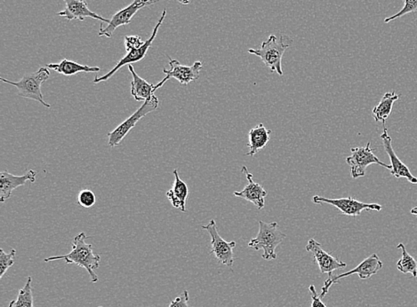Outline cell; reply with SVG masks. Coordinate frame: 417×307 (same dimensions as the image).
I'll return each instance as SVG.
<instances>
[{"label":"cell","mask_w":417,"mask_h":307,"mask_svg":"<svg viewBox=\"0 0 417 307\" xmlns=\"http://www.w3.org/2000/svg\"><path fill=\"white\" fill-rule=\"evenodd\" d=\"M189 299V292L185 290L179 297L171 301L169 307H190L188 304Z\"/></svg>","instance_id":"cell-29"},{"label":"cell","mask_w":417,"mask_h":307,"mask_svg":"<svg viewBox=\"0 0 417 307\" xmlns=\"http://www.w3.org/2000/svg\"><path fill=\"white\" fill-rule=\"evenodd\" d=\"M36 176H37V172L34 170H29L25 174L21 176L11 174L8 172H0V202L3 204L8 200L12 197L13 191L15 189L22 187L28 181L34 183Z\"/></svg>","instance_id":"cell-15"},{"label":"cell","mask_w":417,"mask_h":307,"mask_svg":"<svg viewBox=\"0 0 417 307\" xmlns=\"http://www.w3.org/2000/svg\"><path fill=\"white\" fill-rule=\"evenodd\" d=\"M381 139H382L384 150H386V152L387 153V155L389 156L390 160V165H392L390 173H392V175L397 179L405 178L408 179L411 184H417V178H416L415 176H413L412 173L410 172L408 166H407L405 163L398 158V156L396 155L395 152H394L392 144L393 140L389 135L388 129L386 128V127H384L383 133H382V135H381Z\"/></svg>","instance_id":"cell-16"},{"label":"cell","mask_w":417,"mask_h":307,"mask_svg":"<svg viewBox=\"0 0 417 307\" xmlns=\"http://www.w3.org/2000/svg\"><path fill=\"white\" fill-rule=\"evenodd\" d=\"M174 175H175V182H174L173 188L167 192V197L169 198L174 207L185 212L189 188L186 183L180 179L177 170L174 171Z\"/></svg>","instance_id":"cell-19"},{"label":"cell","mask_w":417,"mask_h":307,"mask_svg":"<svg viewBox=\"0 0 417 307\" xmlns=\"http://www.w3.org/2000/svg\"><path fill=\"white\" fill-rule=\"evenodd\" d=\"M49 77H50L49 68L42 67L36 73L25 74L18 82L5 80L3 77L0 78V80L17 88L19 97L34 100L45 107H50V104L44 100L41 91L42 84L48 80Z\"/></svg>","instance_id":"cell-3"},{"label":"cell","mask_w":417,"mask_h":307,"mask_svg":"<svg viewBox=\"0 0 417 307\" xmlns=\"http://www.w3.org/2000/svg\"><path fill=\"white\" fill-rule=\"evenodd\" d=\"M351 155L346 158L347 165L350 166L351 177L359 179L366 175V170L371 165H379L383 167L392 170V165L380 161L370 148V143L366 147H357L351 149Z\"/></svg>","instance_id":"cell-6"},{"label":"cell","mask_w":417,"mask_h":307,"mask_svg":"<svg viewBox=\"0 0 417 307\" xmlns=\"http://www.w3.org/2000/svg\"><path fill=\"white\" fill-rule=\"evenodd\" d=\"M49 70H55V73L64 75L66 77L75 76L78 73H99L100 67H90L87 65H81L76 61H69L64 59L59 63H50L47 65Z\"/></svg>","instance_id":"cell-21"},{"label":"cell","mask_w":417,"mask_h":307,"mask_svg":"<svg viewBox=\"0 0 417 307\" xmlns=\"http://www.w3.org/2000/svg\"><path fill=\"white\" fill-rule=\"evenodd\" d=\"M15 250H12L8 253L2 249L0 250V278H2L10 267L15 264Z\"/></svg>","instance_id":"cell-25"},{"label":"cell","mask_w":417,"mask_h":307,"mask_svg":"<svg viewBox=\"0 0 417 307\" xmlns=\"http://www.w3.org/2000/svg\"><path fill=\"white\" fill-rule=\"evenodd\" d=\"M309 292H310L311 297V307H327L323 302V300H321V297L320 295H318L314 285L309 287Z\"/></svg>","instance_id":"cell-30"},{"label":"cell","mask_w":417,"mask_h":307,"mask_svg":"<svg viewBox=\"0 0 417 307\" xmlns=\"http://www.w3.org/2000/svg\"><path fill=\"white\" fill-rule=\"evenodd\" d=\"M128 70L132 74L131 82V94L136 101H146L152 99L157 90L156 84H150L134 70L132 64L128 65Z\"/></svg>","instance_id":"cell-18"},{"label":"cell","mask_w":417,"mask_h":307,"mask_svg":"<svg viewBox=\"0 0 417 307\" xmlns=\"http://www.w3.org/2000/svg\"><path fill=\"white\" fill-rule=\"evenodd\" d=\"M405 5L403 8L400 10L397 14L390 16V17L384 19V22L388 24V22L394 21V20L402 17V16L411 14L417 11V0H403Z\"/></svg>","instance_id":"cell-26"},{"label":"cell","mask_w":417,"mask_h":307,"mask_svg":"<svg viewBox=\"0 0 417 307\" xmlns=\"http://www.w3.org/2000/svg\"><path fill=\"white\" fill-rule=\"evenodd\" d=\"M159 1H162V0H134L129 6L121 9L120 11L113 16L109 25L106 28L101 27L98 36L111 38L113 37L115 31L120 26L130 24L131 20L139 10Z\"/></svg>","instance_id":"cell-12"},{"label":"cell","mask_w":417,"mask_h":307,"mask_svg":"<svg viewBox=\"0 0 417 307\" xmlns=\"http://www.w3.org/2000/svg\"><path fill=\"white\" fill-rule=\"evenodd\" d=\"M99 307H103V306H99Z\"/></svg>","instance_id":"cell-33"},{"label":"cell","mask_w":417,"mask_h":307,"mask_svg":"<svg viewBox=\"0 0 417 307\" xmlns=\"http://www.w3.org/2000/svg\"><path fill=\"white\" fill-rule=\"evenodd\" d=\"M64 2L65 3V8L62 11L59 12L58 15L67 19L68 21L78 20V21L82 22L85 18H91L97 20V21L107 22V24H110L111 22V20L104 18L103 16L91 11L85 0H64Z\"/></svg>","instance_id":"cell-17"},{"label":"cell","mask_w":417,"mask_h":307,"mask_svg":"<svg viewBox=\"0 0 417 307\" xmlns=\"http://www.w3.org/2000/svg\"><path fill=\"white\" fill-rule=\"evenodd\" d=\"M87 238V237L84 232H81L80 234L74 237L70 253L62 255V256L47 257L44 260L45 262L64 260L67 264H76V266L87 271L92 283H97L99 278H98L94 271L99 269L101 256L93 253L92 244L85 243Z\"/></svg>","instance_id":"cell-1"},{"label":"cell","mask_w":417,"mask_h":307,"mask_svg":"<svg viewBox=\"0 0 417 307\" xmlns=\"http://www.w3.org/2000/svg\"><path fill=\"white\" fill-rule=\"evenodd\" d=\"M31 282V277L29 276L25 285L19 290L17 299L10 302L8 307H34Z\"/></svg>","instance_id":"cell-24"},{"label":"cell","mask_w":417,"mask_h":307,"mask_svg":"<svg viewBox=\"0 0 417 307\" xmlns=\"http://www.w3.org/2000/svg\"><path fill=\"white\" fill-rule=\"evenodd\" d=\"M169 59L170 68L169 70L164 68L163 73L166 74V77L156 84L157 89L162 87L170 78H175L180 84H185V86L199 80L200 71L203 67L202 61H195L192 66H185L177 60H174L170 57Z\"/></svg>","instance_id":"cell-11"},{"label":"cell","mask_w":417,"mask_h":307,"mask_svg":"<svg viewBox=\"0 0 417 307\" xmlns=\"http://www.w3.org/2000/svg\"><path fill=\"white\" fill-rule=\"evenodd\" d=\"M287 237L280 228L277 222L266 223L259 221V232L255 238H253L248 243V247L255 250H264L262 259L271 261L277 259L276 248Z\"/></svg>","instance_id":"cell-2"},{"label":"cell","mask_w":417,"mask_h":307,"mask_svg":"<svg viewBox=\"0 0 417 307\" xmlns=\"http://www.w3.org/2000/svg\"><path fill=\"white\" fill-rule=\"evenodd\" d=\"M410 214L414 215V216L417 217V207L413 208L411 211H410Z\"/></svg>","instance_id":"cell-32"},{"label":"cell","mask_w":417,"mask_h":307,"mask_svg":"<svg viewBox=\"0 0 417 307\" xmlns=\"http://www.w3.org/2000/svg\"><path fill=\"white\" fill-rule=\"evenodd\" d=\"M202 230L208 232L210 237H211V251H210V254L213 255V257L220 264H225V266L232 269L235 260L233 250L237 246V244L235 241H226L222 239L221 235L219 234L215 221L213 220H210L206 226H202Z\"/></svg>","instance_id":"cell-8"},{"label":"cell","mask_w":417,"mask_h":307,"mask_svg":"<svg viewBox=\"0 0 417 307\" xmlns=\"http://www.w3.org/2000/svg\"><path fill=\"white\" fill-rule=\"evenodd\" d=\"M305 249L313 254L314 261L318 264V269L323 274H327L328 276H332L334 271L344 269L347 267L346 263L325 251L321 244L313 238L309 240Z\"/></svg>","instance_id":"cell-13"},{"label":"cell","mask_w":417,"mask_h":307,"mask_svg":"<svg viewBox=\"0 0 417 307\" xmlns=\"http://www.w3.org/2000/svg\"><path fill=\"white\" fill-rule=\"evenodd\" d=\"M78 204L84 208L93 207L97 202L94 193L90 189H83L78 193L77 197Z\"/></svg>","instance_id":"cell-27"},{"label":"cell","mask_w":417,"mask_h":307,"mask_svg":"<svg viewBox=\"0 0 417 307\" xmlns=\"http://www.w3.org/2000/svg\"><path fill=\"white\" fill-rule=\"evenodd\" d=\"M178 2L183 5H188L190 4V0H178Z\"/></svg>","instance_id":"cell-31"},{"label":"cell","mask_w":417,"mask_h":307,"mask_svg":"<svg viewBox=\"0 0 417 307\" xmlns=\"http://www.w3.org/2000/svg\"><path fill=\"white\" fill-rule=\"evenodd\" d=\"M241 172L247 178L248 185L246 186L242 191L234 192L233 195L235 197L243 198L248 202H252L259 211L262 210L265 207V198L268 195V192L260 184L254 181V179H253L254 176L248 172L247 166H243Z\"/></svg>","instance_id":"cell-14"},{"label":"cell","mask_w":417,"mask_h":307,"mask_svg":"<svg viewBox=\"0 0 417 307\" xmlns=\"http://www.w3.org/2000/svg\"><path fill=\"white\" fill-rule=\"evenodd\" d=\"M315 204H327L333 205L339 210L341 214L346 216L358 217L360 216L363 211H380L383 207L377 204H366L356 200L351 197L340 199H330L320 195H315L313 198Z\"/></svg>","instance_id":"cell-10"},{"label":"cell","mask_w":417,"mask_h":307,"mask_svg":"<svg viewBox=\"0 0 417 307\" xmlns=\"http://www.w3.org/2000/svg\"><path fill=\"white\" fill-rule=\"evenodd\" d=\"M166 15L167 9H164L159 22H157L155 27L153 29L152 36H150V38L147 39L142 47L127 52L126 57L121 59V60L119 61V63H117L116 66H115L110 73H108L100 77H95L93 84H99L101 83V82L108 81L111 77H113L114 74L116 73L118 70H120L121 68L126 66V65L138 63V61H142L143 59L146 58L147 52L152 47L154 39L157 37V31H159L160 26L162 25L164 20L166 18Z\"/></svg>","instance_id":"cell-9"},{"label":"cell","mask_w":417,"mask_h":307,"mask_svg":"<svg viewBox=\"0 0 417 307\" xmlns=\"http://www.w3.org/2000/svg\"><path fill=\"white\" fill-rule=\"evenodd\" d=\"M398 100L399 96L394 91L384 94L380 103L373 110V117L376 122H382L383 126L386 125V120L392 113L393 104Z\"/></svg>","instance_id":"cell-22"},{"label":"cell","mask_w":417,"mask_h":307,"mask_svg":"<svg viewBox=\"0 0 417 307\" xmlns=\"http://www.w3.org/2000/svg\"><path fill=\"white\" fill-rule=\"evenodd\" d=\"M290 45L285 44L283 38H278L271 35L267 40L262 42L260 49H249V54L261 58L266 67L270 68L271 73H277L283 76L282 70V58Z\"/></svg>","instance_id":"cell-4"},{"label":"cell","mask_w":417,"mask_h":307,"mask_svg":"<svg viewBox=\"0 0 417 307\" xmlns=\"http://www.w3.org/2000/svg\"><path fill=\"white\" fill-rule=\"evenodd\" d=\"M271 133V130L266 128L262 123L249 130L248 144L249 151L246 154V156H254L255 154L264 149L270 140Z\"/></svg>","instance_id":"cell-20"},{"label":"cell","mask_w":417,"mask_h":307,"mask_svg":"<svg viewBox=\"0 0 417 307\" xmlns=\"http://www.w3.org/2000/svg\"><path fill=\"white\" fill-rule=\"evenodd\" d=\"M383 263L382 262V260L379 259L377 254L373 253L372 255H370L369 257L364 260L359 266L355 267V269L348 271L346 273L339 274V276H328V278L324 283L323 289H321L320 297L321 298L326 297L328 292H330L331 286L337 283L341 279L353 276V274H358L361 280H367L379 273V271L383 269Z\"/></svg>","instance_id":"cell-7"},{"label":"cell","mask_w":417,"mask_h":307,"mask_svg":"<svg viewBox=\"0 0 417 307\" xmlns=\"http://www.w3.org/2000/svg\"><path fill=\"white\" fill-rule=\"evenodd\" d=\"M397 249L402 250V257L397 262V269L404 274H411L413 277H417V261L408 253L405 245L400 244Z\"/></svg>","instance_id":"cell-23"},{"label":"cell","mask_w":417,"mask_h":307,"mask_svg":"<svg viewBox=\"0 0 417 307\" xmlns=\"http://www.w3.org/2000/svg\"><path fill=\"white\" fill-rule=\"evenodd\" d=\"M160 101L155 96H153L152 99L144 101L142 106L138 109L132 116L128 117L126 121H124L122 123H120L116 129L113 130V132L108 133L107 137L109 138V142L108 144L111 148H114L120 144L124 140L125 137L128 135V133L136 126V123L139 122L143 117L148 115L149 113L153 112L154 110L157 109L159 107Z\"/></svg>","instance_id":"cell-5"},{"label":"cell","mask_w":417,"mask_h":307,"mask_svg":"<svg viewBox=\"0 0 417 307\" xmlns=\"http://www.w3.org/2000/svg\"><path fill=\"white\" fill-rule=\"evenodd\" d=\"M146 42L139 36H126L125 37V47H126L127 52L134 50V49H139L143 47Z\"/></svg>","instance_id":"cell-28"}]
</instances>
